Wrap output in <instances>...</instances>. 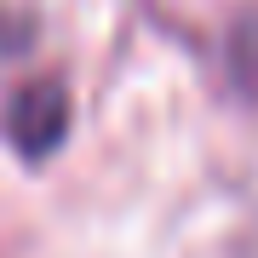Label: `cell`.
Masks as SVG:
<instances>
[{"label": "cell", "instance_id": "cell-1", "mask_svg": "<svg viewBox=\"0 0 258 258\" xmlns=\"http://www.w3.org/2000/svg\"><path fill=\"white\" fill-rule=\"evenodd\" d=\"M6 138L18 144L23 161H46L63 149L69 138V86L57 75H40V81H23L6 103Z\"/></svg>", "mask_w": 258, "mask_h": 258}]
</instances>
